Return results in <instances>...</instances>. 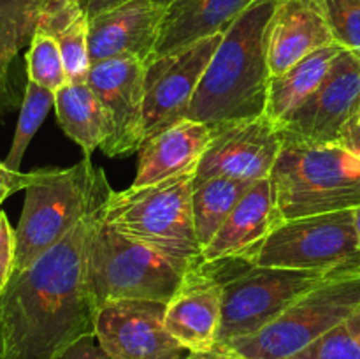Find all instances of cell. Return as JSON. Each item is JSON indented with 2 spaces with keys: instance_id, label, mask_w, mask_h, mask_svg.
I'll return each mask as SVG.
<instances>
[{
  "instance_id": "6da1fadb",
  "label": "cell",
  "mask_w": 360,
  "mask_h": 359,
  "mask_svg": "<svg viewBox=\"0 0 360 359\" xmlns=\"http://www.w3.org/2000/svg\"><path fill=\"white\" fill-rule=\"evenodd\" d=\"M102 213L84 218L30 266L14 271L0 296L14 359H56L77 340L95 334L98 305L90 284V248Z\"/></svg>"
},
{
  "instance_id": "7a4b0ae2",
  "label": "cell",
  "mask_w": 360,
  "mask_h": 359,
  "mask_svg": "<svg viewBox=\"0 0 360 359\" xmlns=\"http://www.w3.org/2000/svg\"><path fill=\"white\" fill-rule=\"evenodd\" d=\"M276 4L255 0L224 32L186 118L220 125L264 115L271 83L266 34Z\"/></svg>"
},
{
  "instance_id": "3957f363",
  "label": "cell",
  "mask_w": 360,
  "mask_h": 359,
  "mask_svg": "<svg viewBox=\"0 0 360 359\" xmlns=\"http://www.w3.org/2000/svg\"><path fill=\"white\" fill-rule=\"evenodd\" d=\"M111 185L90 157L67 169H41L25 189L23 210L14 229L16 270L21 271L62 241L77 224L104 210Z\"/></svg>"
},
{
  "instance_id": "277c9868",
  "label": "cell",
  "mask_w": 360,
  "mask_h": 359,
  "mask_svg": "<svg viewBox=\"0 0 360 359\" xmlns=\"http://www.w3.org/2000/svg\"><path fill=\"white\" fill-rule=\"evenodd\" d=\"M195 172L109 196L102 220L120 234L186 264L202 263V248L193 227Z\"/></svg>"
},
{
  "instance_id": "5b68a950",
  "label": "cell",
  "mask_w": 360,
  "mask_h": 359,
  "mask_svg": "<svg viewBox=\"0 0 360 359\" xmlns=\"http://www.w3.org/2000/svg\"><path fill=\"white\" fill-rule=\"evenodd\" d=\"M271 182L283 220L360 206V158L340 143H283Z\"/></svg>"
},
{
  "instance_id": "8992f818",
  "label": "cell",
  "mask_w": 360,
  "mask_h": 359,
  "mask_svg": "<svg viewBox=\"0 0 360 359\" xmlns=\"http://www.w3.org/2000/svg\"><path fill=\"white\" fill-rule=\"evenodd\" d=\"M214 266L224 287L217 347L255 334L309 291L343 277L315 270L257 266L245 260L238 271H232L234 259L217 260Z\"/></svg>"
},
{
  "instance_id": "52a82bcc",
  "label": "cell",
  "mask_w": 360,
  "mask_h": 359,
  "mask_svg": "<svg viewBox=\"0 0 360 359\" xmlns=\"http://www.w3.org/2000/svg\"><path fill=\"white\" fill-rule=\"evenodd\" d=\"M193 266L120 234L102 218L91 241L90 284L97 305L111 299L169 303Z\"/></svg>"
},
{
  "instance_id": "ba28073f",
  "label": "cell",
  "mask_w": 360,
  "mask_h": 359,
  "mask_svg": "<svg viewBox=\"0 0 360 359\" xmlns=\"http://www.w3.org/2000/svg\"><path fill=\"white\" fill-rule=\"evenodd\" d=\"M360 308V273L343 275L299 298L250 336L214 348L238 359H290Z\"/></svg>"
},
{
  "instance_id": "9c48e42d",
  "label": "cell",
  "mask_w": 360,
  "mask_h": 359,
  "mask_svg": "<svg viewBox=\"0 0 360 359\" xmlns=\"http://www.w3.org/2000/svg\"><path fill=\"white\" fill-rule=\"evenodd\" d=\"M253 264L334 275L360 273L355 208L281 222Z\"/></svg>"
},
{
  "instance_id": "30bf717a",
  "label": "cell",
  "mask_w": 360,
  "mask_h": 359,
  "mask_svg": "<svg viewBox=\"0 0 360 359\" xmlns=\"http://www.w3.org/2000/svg\"><path fill=\"white\" fill-rule=\"evenodd\" d=\"M224 34L158 55L144 74V141L186 118L197 87L217 53Z\"/></svg>"
},
{
  "instance_id": "8fae6325",
  "label": "cell",
  "mask_w": 360,
  "mask_h": 359,
  "mask_svg": "<svg viewBox=\"0 0 360 359\" xmlns=\"http://www.w3.org/2000/svg\"><path fill=\"white\" fill-rule=\"evenodd\" d=\"M283 148V137L266 115L214 125V136L197 165L193 185L214 178L260 182L269 178Z\"/></svg>"
},
{
  "instance_id": "7c38bea8",
  "label": "cell",
  "mask_w": 360,
  "mask_h": 359,
  "mask_svg": "<svg viewBox=\"0 0 360 359\" xmlns=\"http://www.w3.org/2000/svg\"><path fill=\"white\" fill-rule=\"evenodd\" d=\"M167 303L111 299L98 305L95 336L112 359H183L188 352L165 327Z\"/></svg>"
},
{
  "instance_id": "4fadbf2b",
  "label": "cell",
  "mask_w": 360,
  "mask_h": 359,
  "mask_svg": "<svg viewBox=\"0 0 360 359\" xmlns=\"http://www.w3.org/2000/svg\"><path fill=\"white\" fill-rule=\"evenodd\" d=\"M359 106L360 62L343 49L320 87L304 104L278 123V129L283 143H338L341 129Z\"/></svg>"
},
{
  "instance_id": "5bb4252c",
  "label": "cell",
  "mask_w": 360,
  "mask_h": 359,
  "mask_svg": "<svg viewBox=\"0 0 360 359\" xmlns=\"http://www.w3.org/2000/svg\"><path fill=\"white\" fill-rule=\"evenodd\" d=\"M144 74L146 63L129 56L91 63L86 83L111 123V137L102 146L108 157H129L143 146Z\"/></svg>"
},
{
  "instance_id": "9a60e30c",
  "label": "cell",
  "mask_w": 360,
  "mask_h": 359,
  "mask_svg": "<svg viewBox=\"0 0 360 359\" xmlns=\"http://www.w3.org/2000/svg\"><path fill=\"white\" fill-rule=\"evenodd\" d=\"M169 4L164 0H127L90 18L88 51L90 62L109 58H155Z\"/></svg>"
},
{
  "instance_id": "2e32d148",
  "label": "cell",
  "mask_w": 360,
  "mask_h": 359,
  "mask_svg": "<svg viewBox=\"0 0 360 359\" xmlns=\"http://www.w3.org/2000/svg\"><path fill=\"white\" fill-rule=\"evenodd\" d=\"M224 287L214 263H200L183 278L165 308V327L186 352L217 347L221 324Z\"/></svg>"
},
{
  "instance_id": "e0dca14e",
  "label": "cell",
  "mask_w": 360,
  "mask_h": 359,
  "mask_svg": "<svg viewBox=\"0 0 360 359\" xmlns=\"http://www.w3.org/2000/svg\"><path fill=\"white\" fill-rule=\"evenodd\" d=\"M285 222L276 206L271 176L253 183L214 238L202 248V263L239 259L253 264L260 246Z\"/></svg>"
},
{
  "instance_id": "ac0fdd59",
  "label": "cell",
  "mask_w": 360,
  "mask_h": 359,
  "mask_svg": "<svg viewBox=\"0 0 360 359\" xmlns=\"http://www.w3.org/2000/svg\"><path fill=\"white\" fill-rule=\"evenodd\" d=\"M334 42L329 23L315 2L278 0L266 34L271 77L280 76L309 53Z\"/></svg>"
},
{
  "instance_id": "d6986e66",
  "label": "cell",
  "mask_w": 360,
  "mask_h": 359,
  "mask_svg": "<svg viewBox=\"0 0 360 359\" xmlns=\"http://www.w3.org/2000/svg\"><path fill=\"white\" fill-rule=\"evenodd\" d=\"M214 136V125L183 118L146 139L141 146L134 187H146L195 172Z\"/></svg>"
},
{
  "instance_id": "ffe728a7",
  "label": "cell",
  "mask_w": 360,
  "mask_h": 359,
  "mask_svg": "<svg viewBox=\"0 0 360 359\" xmlns=\"http://www.w3.org/2000/svg\"><path fill=\"white\" fill-rule=\"evenodd\" d=\"M255 0H171L155 56L224 34Z\"/></svg>"
},
{
  "instance_id": "44dd1931",
  "label": "cell",
  "mask_w": 360,
  "mask_h": 359,
  "mask_svg": "<svg viewBox=\"0 0 360 359\" xmlns=\"http://www.w3.org/2000/svg\"><path fill=\"white\" fill-rule=\"evenodd\" d=\"M35 30L46 32L58 42L69 83H86L91 62L90 18L84 7L70 0H46Z\"/></svg>"
},
{
  "instance_id": "7402d4cb",
  "label": "cell",
  "mask_w": 360,
  "mask_h": 359,
  "mask_svg": "<svg viewBox=\"0 0 360 359\" xmlns=\"http://www.w3.org/2000/svg\"><path fill=\"white\" fill-rule=\"evenodd\" d=\"M343 49V46H340L338 42L323 46V48L309 53L283 74L271 77L264 115L273 120L276 125L283 122L290 113L304 104L309 95L320 87V83L329 74L334 60Z\"/></svg>"
},
{
  "instance_id": "603a6c76",
  "label": "cell",
  "mask_w": 360,
  "mask_h": 359,
  "mask_svg": "<svg viewBox=\"0 0 360 359\" xmlns=\"http://www.w3.org/2000/svg\"><path fill=\"white\" fill-rule=\"evenodd\" d=\"M55 113L67 137L90 157L111 137V123L88 83H67L55 94Z\"/></svg>"
},
{
  "instance_id": "cb8c5ba5",
  "label": "cell",
  "mask_w": 360,
  "mask_h": 359,
  "mask_svg": "<svg viewBox=\"0 0 360 359\" xmlns=\"http://www.w3.org/2000/svg\"><path fill=\"white\" fill-rule=\"evenodd\" d=\"M253 183L257 182L214 176L199 185H193V227L200 248L214 238L218 229L224 225L236 204L252 189Z\"/></svg>"
},
{
  "instance_id": "d4e9b609",
  "label": "cell",
  "mask_w": 360,
  "mask_h": 359,
  "mask_svg": "<svg viewBox=\"0 0 360 359\" xmlns=\"http://www.w3.org/2000/svg\"><path fill=\"white\" fill-rule=\"evenodd\" d=\"M46 0H0V76H11V63L30 44Z\"/></svg>"
},
{
  "instance_id": "484cf974",
  "label": "cell",
  "mask_w": 360,
  "mask_h": 359,
  "mask_svg": "<svg viewBox=\"0 0 360 359\" xmlns=\"http://www.w3.org/2000/svg\"><path fill=\"white\" fill-rule=\"evenodd\" d=\"M53 106H55V92L39 87L34 81L27 80L20 108V118H18V125L13 136V144H11L9 153L4 160L7 168L13 169V171H20L28 144L34 139L39 127L42 125Z\"/></svg>"
},
{
  "instance_id": "4316f807",
  "label": "cell",
  "mask_w": 360,
  "mask_h": 359,
  "mask_svg": "<svg viewBox=\"0 0 360 359\" xmlns=\"http://www.w3.org/2000/svg\"><path fill=\"white\" fill-rule=\"evenodd\" d=\"M25 60H27L28 80L37 83L39 87L48 88L56 94L60 88L69 83L58 42L46 32H34Z\"/></svg>"
},
{
  "instance_id": "83f0119b",
  "label": "cell",
  "mask_w": 360,
  "mask_h": 359,
  "mask_svg": "<svg viewBox=\"0 0 360 359\" xmlns=\"http://www.w3.org/2000/svg\"><path fill=\"white\" fill-rule=\"evenodd\" d=\"M290 359H360V308Z\"/></svg>"
},
{
  "instance_id": "f1b7e54d",
  "label": "cell",
  "mask_w": 360,
  "mask_h": 359,
  "mask_svg": "<svg viewBox=\"0 0 360 359\" xmlns=\"http://www.w3.org/2000/svg\"><path fill=\"white\" fill-rule=\"evenodd\" d=\"M329 23L334 41L360 62V0H311Z\"/></svg>"
},
{
  "instance_id": "f546056e",
  "label": "cell",
  "mask_w": 360,
  "mask_h": 359,
  "mask_svg": "<svg viewBox=\"0 0 360 359\" xmlns=\"http://www.w3.org/2000/svg\"><path fill=\"white\" fill-rule=\"evenodd\" d=\"M16 270V234L6 211L0 208V296Z\"/></svg>"
},
{
  "instance_id": "4dcf8cb0",
  "label": "cell",
  "mask_w": 360,
  "mask_h": 359,
  "mask_svg": "<svg viewBox=\"0 0 360 359\" xmlns=\"http://www.w3.org/2000/svg\"><path fill=\"white\" fill-rule=\"evenodd\" d=\"M41 176V169H35L32 172L13 171L7 168L4 162H0V204L13 196L18 190H25L28 185L35 182Z\"/></svg>"
},
{
  "instance_id": "1f68e13d",
  "label": "cell",
  "mask_w": 360,
  "mask_h": 359,
  "mask_svg": "<svg viewBox=\"0 0 360 359\" xmlns=\"http://www.w3.org/2000/svg\"><path fill=\"white\" fill-rule=\"evenodd\" d=\"M56 359H112L108 352L102 348V345L98 344L97 336L95 334H88V336L81 338L76 344L70 345L67 351H63L62 354Z\"/></svg>"
},
{
  "instance_id": "d6a6232c",
  "label": "cell",
  "mask_w": 360,
  "mask_h": 359,
  "mask_svg": "<svg viewBox=\"0 0 360 359\" xmlns=\"http://www.w3.org/2000/svg\"><path fill=\"white\" fill-rule=\"evenodd\" d=\"M338 143L360 158V106L357 111L352 115V118L345 123L343 129H341Z\"/></svg>"
},
{
  "instance_id": "836d02e7",
  "label": "cell",
  "mask_w": 360,
  "mask_h": 359,
  "mask_svg": "<svg viewBox=\"0 0 360 359\" xmlns=\"http://www.w3.org/2000/svg\"><path fill=\"white\" fill-rule=\"evenodd\" d=\"M18 104H20V95L11 81V76H0V116L13 111Z\"/></svg>"
},
{
  "instance_id": "e575fe53",
  "label": "cell",
  "mask_w": 360,
  "mask_h": 359,
  "mask_svg": "<svg viewBox=\"0 0 360 359\" xmlns=\"http://www.w3.org/2000/svg\"><path fill=\"white\" fill-rule=\"evenodd\" d=\"M127 2V0H90L88 2V6L84 7V11H86L88 18L95 16V14L98 13H104V11L108 9H112V7L120 6V4Z\"/></svg>"
},
{
  "instance_id": "d590c367",
  "label": "cell",
  "mask_w": 360,
  "mask_h": 359,
  "mask_svg": "<svg viewBox=\"0 0 360 359\" xmlns=\"http://www.w3.org/2000/svg\"><path fill=\"white\" fill-rule=\"evenodd\" d=\"M186 359H238L234 355L227 354L225 351H220V348H213L210 352H193V354L186 355Z\"/></svg>"
},
{
  "instance_id": "8d00e7d4",
  "label": "cell",
  "mask_w": 360,
  "mask_h": 359,
  "mask_svg": "<svg viewBox=\"0 0 360 359\" xmlns=\"http://www.w3.org/2000/svg\"><path fill=\"white\" fill-rule=\"evenodd\" d=\"M0 359H14L11 354L9 347H7L6 333H4V324H2V312H0Z\"/></svg>"
},
{
  "instance_id": "74e56055",
  "label": "cell",
  "mask_w": 360,
  "mask_h": 359,
  "mask_svg": "<svg viewBox=\"0 0 360 359\" xmlns=\"http://www.w3.org/2000/svg\"><path fill=\"white\" fill-rule=\"evenodd\" d=\"M355 229H357L359 245H360V206L355 208Z\"/></svg>"
},
{
  "instance_id": "f35d334b",
  "label": "cell",
  "mask_w": 360,
  "mask_h": 359,
  "mask_svg": "<svg viewBox=\"0 0 360 359\" xmlns=\"http://www.w3.org/2000/svg\"><path fill=\"white\" fill-rule=\"evenodd\" d=\"M70 2H76V4H79L81 7H86V6H88V2H90V0H70Z\"/></svg>"
},
{
  "instance_id": "ab89813d",
  "label": "cell",
  "mask_w": 360,
  "mask_h": 359,
  "mask_svg": "<svg viewBox=\"0 0 360 359\" xmlns=\"http://www.w3.org/2000/svg\"><path fill=\"white\" fill-rule=\"evenodd\" d=\"M164 2H167V4H169V2H171V0H164Z\"/></svg>"
},
{
  "instance_id": "60d3db41",
  "label": "cell",
  "mask_w": 360,
  "mask_h": 359,
  "mask_svg": "<svg viewBox=\"0 0 360 359\" xmlns=\"http://www.w3.org/2000/svg\"><path fill=\"white\" fill-rule=\"evenodd\" d=\"M186 355H188V354H186ZM186 355H185V358H183V359H186Z\"/></svg>"
}]
</instances>
